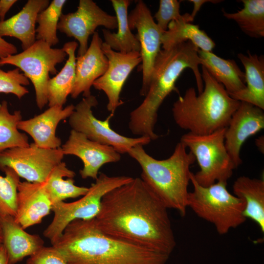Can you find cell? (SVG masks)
<instances>
[{"label": "cell", "instance_id": "e575fe53", "mask_svg": "<svg viewBox=\"0 0 264 264\" xmlns=\"http://www.w3.org/2000/svg\"><path fill=\"white\" fill-rule=\"evenodd\" d=\"M26 264H67L61 253L53 246H43L29 257Z\"/></svg>", "mask_w": 264, "mask_h": 264}, {"label": "cell", "instance_id": "e0dca14e", "mask_svg": "<svg viewBox=\"0 0 264 264\" xmlns=\"http://www.w3.org/2000/svg\"><path fill=\"white\" fill-rule=\"evenodd\" d=\"M103 43L98 32L95 31L86 53L76 57L72 98L75 99L81 93L84 97L90 96L93 83L107 70L108 60L102 50Z\"/></svg>", "mask_w": 264, "mask_h": 264}, {"label": "cell", "instance_id": "f546056e", "mask_svg": "<svg viewBox=\"0 0 264 264\" xmlns=\"http://www.w3.org/2000/svg\"><path fill=\"white\" fill-rule=\"evenodd\" d=\"M22 120L20 110L11 113L6 101L0 103V153L13 148L29 145L27 135L18 129V124Z\"/></svg>", "mask_w": 264, "mask_h": 264}, {"label": "cell", "instance_id": "8992f818", "mask_svg": "<svg viewBox=\"0 0 264 264\" xmlns=\"http://www.w3.org/2000/svg\"><path fill=\"white\" fill-rule=\"evenodd\" d=\"M193 174L190 172V178L193 190L188 193L187 207L212 223L220 235L227 234L246 221L244 202L228 191L227 182L218 181L202 186L197 182Z\"/></svg>", "mask_w": 264, "mask_h": 264}, {"label": "cell", "instance_id": "74e56055", "mask_svg": "<svg viewBox=\"0 0 264 264\" xmlns=\"http://www.w3.org/2000/svg\"><path fill=\"white\" fill-rule=\"evenodd\" d=\"M16 2L17 0H0V22L4 20L7 12Z\"/></svg>", "mask_w": 264, "mask_h": 264}, {"label": "cell", "instance_id": "44dd1931", "mask_svg": "<svg viewBox=\"0 0 264 264\" xmlns=\"http://www.w3.org/2000/svg\"><path fill=\"white\" fill-rule=\"evenodd\" d=\"M50 3L49 0H28L22 9L10 18L0 22V36L15 38L23 50L36 42L37 17Z\"/></svg>", "mask_w": 264, "mask_h": 264}, {"label": "cell", "instance_id": "2e32d148", "mask_svg": "<svg viewBox=\"0 0 264 264\" xmlns=\"http://www.w3.org/2000/svg\"><path fill=\"white\" fill-rule=\"evenodd\" d=\"M264 128V110L251 104L241 102L224 134L225 148L236 168L242 163L240 152L244 142Z\"/></svg>", "mask_w": 264, "mask_h": 264}, {"label": "cell", "instance_id": "52a82bcc", "mask_svg": "<svg viewBox=\"0 0 264 264\" xmlns=\"http://www.w3.org/2000/svg\"><path fill=\"white\" fill-rule=\"evenodd\" d=\"M226 128L205 135L188 132L180 142L195 156L200 170L193 174L197 182L206 187L218 181L227 182L236 167L225 148Z\"/></svg>", "mask_w": 264, "mask_h": 264}, {"label": "cell", "instance_id": "7c38bea8", "mask_svg": "<svg viewBox=\"0 0 264 264\" xmlns=\"http://www.w3.org/2000/svg\"><path fill=\"white\" fill-rule=\"evenodd\" d=\"M107 29L117 27L115 16L109 14L92 0H80L76 11L62 13L57 26L61 32L78 41V56L83 55L88 48V40L98 26Z\"/></svg>", "mask_w": 264, "mask_h": 264}, {"label": "cell", "instance_id": "277c9868", "mask_svg": "<svg viewBox=\"0 0 264 264\" xmlns=\"http://www.w3.org/2000/svg\"><path fill=\"white\" fill-rule=\"evenodd\" d=\"M201 73L202 91L197 95L194 88H188L172 109L176 124L197 135L208 134L226 128L241 103L231 97L203 66Z\"/></svg>", "mask_w": 264, "mask_h": 264}, {"label": "cell", "instance_id": "9a60e30c", "mask_svg": "<svg viewBox=\"0 0 264 264\" xmlns=\"http://www.w3.org/2000/svg\"><path fill=\"white\" fill-rule=\"evenodd\" d=\"M61 148L64 155H73L82 160L83 168L79 173L83 179H96L99 170L104 165L117 162L121 158L113 147L92 141L73 130Z\"/></svg>", "mask_w": 264, "mask_h": 264}, {"label": "cell", "instance_id": "8fae6325", "mask_svg": "<svg viewBox=\"0 0 264 264\" xmlns=\"http://www.w3.org/2000/svg\"><path fill=\"white\" fill-rule=\"evenodd\" d=\"M64 155L61 147L44 149L33 143L27 147L13 148L0 153V169L11 168L27 181L42 183L62 162Z\"/></svg>", "mask_w": 264, "mask_h": 264}, {"label": "cell", "instance_id": "ac0fdd59", "mask_svg": "<svg viewBox=\"0 0 264 264\" xmlns=\"http://www.w3.org/2000/svg\"><path fill=\"white\" fill-rule=\"evenodd\" d=\"M72 104L63 108L59 106L49 107L43 113L27 119L22 120L18 129L28 133L38 147L44 149H57L61 147V139L56 135L59 122L70 116L74 110Z\"/></svg>", "mask_w": 264, "mask_h": 264}, {"label": "cell", "instance_id": "f35d334b", "mask_svg": "<svg viewBox=\"0 0 264 264\" xmlns=\"http://www.w3.org/2000/svg\"><path fill=\"white\" fill-rule=\"evenodd\" d=\"M0 264H12L10 263L3 245L0 247Z\"/></svg>", "mask_w": 264, "mask_h": 264}, {"label": "cell", "instance_id": "d6a6232c", "mask_svg": "<svg viewBox=\"0 0 264 264\" xmlns=\"http://www.w3.org/2000/svg\"><path fill=\"white\" fill-rule=\"evenodd\" d=\"M29 80L16 68L4 71L0 68V93H11L21 99L29 93L24 87L29 85Z\"/></svg>", "mask_w": 264, "mask_h": 264}, {"label": "cell", "instance_id": "d4e9b609", "mask_svg": "<svg viewBox=\"0 0 264 264\" xmlns=\"http://www.w3.org/2000/svg\"><path fill=\"white\" fill-rule=\"evenodd\" d=\"M233 195L245 203L244 215L264 232V180L246 176L238 177L233 185Z\"/></svg>", "mask_w": 264, "mask_h": 264}, {"label": "cell", "instance_id": "4dcf8cb0", "mask_svg": "<svg viewBox=\"0 0 264 264\" xmlns=\"http://www.w3.org/2000/svg\"><path fill=\"white\" fill-rule=\"evenodd\" d=\"M66 2V0H53L46 8L38 14L36 20V23L38 24L36 29L37 40L43 41L51 47L59 43L57 26Z\"/></svg>", "mask_w": 264, "mask_h": 264}, {"label": "cell", "instance_id": "3957f363", "mask_svg": "<svg viewBox=\"0 0 264 264\" xmlns=\"http://www.w3.org/2000/svg\"><path fill=\"white\" fill-rule=\"evenodd\" d=\"M198 48L190 42L181 43L168 49H161L155 60L149 88L141 104L130 115L129 128L138 136L158 138L154 132L157 112L165 99L174 90L182 72L191 69L195 77L199 93L203 89V82L199 70L201 65Z\"/></svg>", "mask_w": 264, "mask_h": 264}, {"label": "cell", "instance_id": "836d02e7", "mask_svg": "<svg viewBox=\"0 0 264 264\" xmlns=\"http://www.w3.org/2000/svg\"><path fill=\"white\" fill-rule=\"evenodd\" d=\"M180 1L177 0H160L159 8L154 17L160 29L165 32L169 23L181 19L183 15L180 13Z\"/></svg>", "mask_w": 264, "mask_h": 264}, {"label": "cell", "instance_id": "7402d4cb", "mask_svg": "<svg viewBox=\"0 0 264 264\" xmlns=\"http://www.w3.org/2000/svg\"><path fill=\"white\" fill-rule=\"evenodd\" d=\"M244 66L246 87L243 90L230 95L240 102L251 104L264 110V57L252 54H238Z\"/></svg>", "mask_w": 264, "mask_h": 264}, {"label": "cell", "instance_id": "484cf974", "mask_svg": "<svg viewBox=\"0 0 264 264\" xmlns=\"http://www.w3.org/2000/svg\"><path fill=\"white\" fill-rule=\"evenodd\" d=\"M78 45L75 41L68 42L63 45L68 58L61 70L48 81L47 95L49 107H63L71 92L75 78V51Z\"/></svg>", "mask_w": 264, "mask_h": 264}, {"label": "cell", "instance_id": "d6986e66", "mask_svg": "<svg viewBox=\"0 0 264 264\" xmlns=\"http://www.w3.org/2000/svg\"><path fill=\"white\" fill-rule=\"evenodd\" d=\"M52 206L44 182H19L14 218L23 229L41 223L43 219L50 213Z\"/></svg>", "mask_w": 264, "mask_h": 264}, {"label": "cell", "instance_id": "4316f807", "mask_svg": "<svg viewBox=\"0 0 264 264\" xmlns=\"http://www.w3.org/2000/svg\"><path fill=\"white\" fill-rule=\"evenodd\" d=\"M110 1L116 14L117 31L114 33L107 29H103L104 43L117 52H140V43L132 32L128 23V8L131 0H111Z\"/></svg>", "mask_w": 264, "mask_h": 264}, {"label": "cell", "instance_id": "4fadbf2b", "mask_svg": "<svg viewBox=\"0 0 264 264\" xmlns=\"http://www.w3.org/2000/svg\"><path fill=\"white\" fill-rule=\"evenodd\" d=\"M128 23L131 30L136 29V35L140 45L142 71L140 94L145 96L150 85L155 60L161 50L163 32L158 26L151 12L142 0H138L128 14Z\"/></svg>", "mask_w": 264, "mask_h": 264}, {"label": "cell", "instance_id": "d590c367", "mask_svg": "<svg viewBox=\"0 0 264 264\" xmlns=\"http://www.w3.org/2000/svg\"><path fill=\"white\" fill-rule=\"evenodd\" d=\"M17 48L0 36V59L17 53Z\"/></svg>", "mask_w": 264, "mask_h": 264}, {"label": "cell", "instance_id": "5b68a950", "mask_svg": "<svg viewBox=\"0 0 264 264\" xmlns=\"http://www.w3.org/2000/svg\"><path fill=\"white\" fill-rule=\"evenodd\" d=\"M143 147L136 145L128 153L140 166V178L168 209H175L184 217L190 182V168L196 161L194 155L188 152L180 141L171 155L162 160L151 156Z\"/></svg>", "mask_w": 264, "mask_h": 264}, {"label": "cell", "instance_id": "6da1fadb", "mask_svg": "<svg viewBox=\"0 0 264 264\" xmlns=\"http://www.w3.org/2000/svg\"><path fill=\"white\" fill-rule=\"evenodd\" d=\"M94 219L103 233L119 241L168 255L176 246L168 208L140 177L106 194Z\"/></svg>", "mask_w": 264, "mask_h": 264}, {"label": "cell", "instance_id": "5bb4252c", "mask_svg": "<svg viewBox=\"0 0 264 264\" xmlns=\"http://www.w3.org/2000/svg\"><path fill=\"white\" fill-rule=\"evenodd\" d=\"M102 50L108 59V66L92 86L105 93L108 101L107 110L113 115L117 108L123 103L120 99L123 87L131 72L141 63V57L140 52L122 53L114 51L104 42Z\"/></svg>", "mask_w": 264, "mask_h": 264}, {"label": "cell", "instance_id": "7a4b0ae2", "mask_svg": "<svg viewBox=\"0 0 264 264\" xmlns=\"http://www.w3.org/2000/svg\"><path fill=\"white\" fill-rule=\"evenodd\" d=\"M52 246L67 264H166L170 256L110 237L94 218L73 220Z\"/></svg>", "mask_w": 264, "mask_h": 264}, {"label": "cell", "instance_id": "83f0119b", "mask_svg": "<svg viewBox=\"0 0 264 264\" xmlns=\"http://www.w3.org/2000/svg\"><path fill=\"white\" fill-rule=\"evenodd\" d=\"M75 172L69 169L65 162L56 166L44 182L45 190L52 204L68 198H76L87 194L88 188L74 184Z\"/></svg>", "mask_w": 264, "mask_h": 264}, {"label": "cell", "instance_id": "60d3db41", "mask_svg": "<svg viewBox=\"0 0 264 264\" xmlns=\"http://www.w3.org/2000/svg\"><path fill=\"white\" fill-rule=\"evenodd\" d=\"M3 243V234L1 223L0 221V247L2 245Z\"/></svg>", "mask_w": 264, "mask_h": 264}, {"label": "cell", "instance_id": "ffe728a7", "mask_svg": "<svg viewBox=\"0 0 264 264\" xmlns=\"http://www.w3.org/2000/svg\"><path fill=\"white\" fill-rule=\"evenodd\" d=\"M3 234L2 245L12 264L31 256L44 246V240L38 235L26 232L17 223L14 217L0 213Z\"/></svg>", "mask_w": 264, "mask_h": 264}, {"label": "cell", "instance_id": "1f68e13d", "mask_svg": "<svg viewBox=\"0 0 264 264\" xmlns=\"http://www.w3.org/2000/svg\"><path fill=\"white\" fill-rule=\"evenodd\" d=\"M5 176L0 175V213L15 217L17 210V188L20 177L11 168L1 169Z\"/></svg>", "mask_w": 264, "mask_h": 264}, {"label": "cell", "instance_id": "603a6c76", "mask_svg": "<svg viewBox=\"0 0 264 264\" xmlns=\"http://www.w3.org/2000/svg\"><path fill=\"white\" fill-rule=\"evenodd\" d=\"M198 54L202 66L225 88L230 95L245 88V76L234 60L225 59L212 52L198 49Z\"/></svg>", "mask_w": 264, "mask_h": 264}, {"label": "cell", "instance_id": "9c48e42d", "mask_svg": "<svg viewBox=\"0 0 264 264\" xmlns=\"http://www.w3.org/2000/svg\"><path fill=\"white\" fill-rule=\"evenodd\" d=\"M67 54L62 48H52L46 43L36 40L23 51L0 59V66L10 65L23 72L34 86L36 102L42 110L47 104V88L49 74L56 75V66L62 63Z\"/></svg>", "mask_w": 264, "mask_h": 264}, {"label": "cell", "instance_id": "cb8c5ba5", "mask_svg": "<svg viewBox=\"0 0 264 264\" xmlns=\"http://www.w3.org/2000/svg\"><path fill=\"white\" fill-rule=\"evenodd\" d=\"M190 42L198 49L212 52L216 46L214 41L199 26L192 23L190 14L181 19L171 22L161 38L163 49L171 48L181 43Z\"/></svg>", "mask_w": 264, "mask_h": 264}, {"label": "cell", "instance_id": "30bf717a", "mask_svg": "<svg viewBox=\"0 0 264 264\" xmlns=\"http://www.w3.org/2000/svg\"><path fill=\"white\" fill-rule=\"evenodd\" d=\"M98 104L96 97L92 95L84 97L74 107L69 117L68 123L72 130L84 134L89 139L113 147L120 154H128L137 145L144 146L152 141L147 136L129 137L120 134L110 126V114L105 120L95 117L92 108Z\"/></svg>", "mask_w": 264, "mask_h": 264}, {"label": "cell", "instance_id": "ab89813d", "mask_svg": "<svg viewBox=\"0 0 264 264\" xmlns=\"http://www.w3.org/2000/svg\"><path fill=\"white\" fill-rule=\"evenodd\" d=\"M255 144L259 151L263 154L264 151V136H262L257 138Z\"/></svg>", "mask_w": 264, "mask_h": 264}, {"label": "cell", "instance_id": "8d00e7d4", "mask_svg": "<svg viewBox=\"0 0 264 264\" xmlns=\"http://www.w3.org/2000/svg\"><path fill=\"white\" fill-rule=\"evenodd\" d=\"M188 1L193 3L194 7L193 11L191 14H190V17L192 22L197 13L199 11L202 5L205 3L210 2L213 3H219L222 0H189Z\"/></svg>", "mask_w": 264, "mask_h": 264}, {"label": "cell", "instance_id": "ba28073f", "mask_svg": "<svg viewBox=\"0 0 264 264\" xmlns=\"http://www.w3.org/2000/svg\"><path fill=\"white\" fill-rule=\"evenodd\" d=\"M133 177L125 176H109L100 173L95 182L91 184L87 194L71 202L60 201L52 204L54 216L44 230V236L51 244L60 237L66 226L75 220H90L95 218L103 196L110 190L130 181Z\"/></svg>", "mask_w": 264, "mask_h": 264}, {"label": "cell", "instance_id": "f1b7e54d", "mask_svg": "<svg viewBox=\"0 0 264 264\" xmlns=\"http://www.w3.org/2000/svg\"><path fill=\"white\" fill-rule=\"evenodd\" d=\"M243 8L235 13L222 10L226 19L235 21L246 35L254 38L264 37V0H242Z\"/></svg>", "mask_w": 264, "mask_h": 264}]
</instances>
